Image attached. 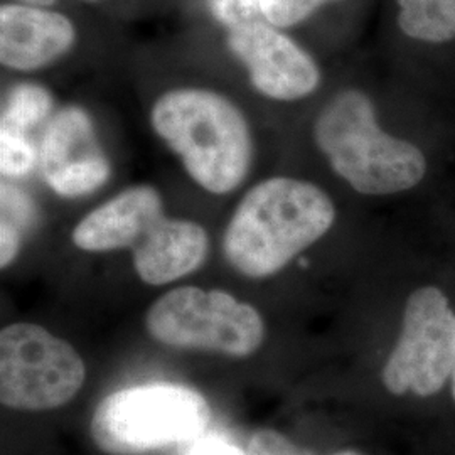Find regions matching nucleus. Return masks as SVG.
<instances>
[{"label":"nucleus","mask_w":455,"mask_h":455,"mask_svg":"<svg viewBox=\"0 0 455 455\" xmlns=\"http://www.w3.org/2000/svg\"><path fill=\"white\" fill-rule=\"evenodd\" d=\"M336 221L334 203L307 180L270 178L253 186L223 236L228 263L244 276L275 275Z\"/></svg>","instance_id":"nucleus-1"},{"label":"nucleus","mask_w":455,"mask_h":455,"mask_svg":"<svg viewBox=\"0 0 455 455\" xmlns=\"http://www.w3.org/2000/svg\"><path fill=\"white\" fill-rule=\"evenodd\" d=\"M154 132L178 156L191 180L212 195H228L251 165V133L229 98L206 88H176L156 100Z\"/></svg>","instance_id":"nucleus-2"},{"label":"nucleus","mask_w":455,"mask_h":455,"mask_svg":"<svg viewBox=\"0 0 455 455\" xmlns=\"http://www.w3.org/2000/svg\"><path fill=\"white\" fill-rule=\"evenodd\" d=\"M312 135L332 171L359 195H398L425 178L422 150L381 131L374 103L361 90H344L329 100Z\"/></svg>","instance_id":"nucleus-3"},{"label":"nucleus","mask_w":455,"mask_h":455,"mask_svg":"<svg viewBox=\"0 0 455 455\" xmlns=\"http://www.w3.org/2000/svg\"><path fill=\"white\" fill-rule=\"evenodd\" d=\"M212 420L208 400L176 383L115 391L100 402L92 439L108 455H146L203 437Z\"/></svg>","instance_id":"nucleus-4"},{"label":"nucleus","mask_w":455,"mask_h":455,"mask_svg":"<svg viewBox=\"0 0 455 455\" xmlns=\"http://www.w3.org/2000/svg\"><path fill=\"white\" fill-rule=\"evenodd\" d=\"M147 332L161 344L248 358L265 341L260 312L225 291L180 287L164 293L146 314Z\"/></svg>","instance_id":"nucleus-5"},{"label":"nucleus","mask_w":455,"mask_h":455,"mask_svg":"<svg viewBox=\"0 0 455 455\" xmlns=\"http://www.w3.org/2000/svg\"><path fill=\"white\" fill-rule=\"evenodd\" d=\"M86 368L78 351L43 325L16 323L0 332V402L20 411L69 403L82 390Z\"/></svg>","instance_id":"nucleus-6"},{"label":"nucleus","mask_w":455,"mask_h":455,"mask_svg":"<svg viewBox=\"0 0 455 455\" xmlns=\"http://www.w3.org/2000/svg\"><path fill=\"white\" fill-rule=\"evenodd\" d=\"M455 314L447 295L427 285L408 297L402 332L383 366V385L393 395H437L452 378Z\"/></svg>","instance_id":"nucleus-7"},{"label":"nucleus","mask_w":455,"mask_h":455,"mask_svg":"<svg viewBox=\"0 0 455 455\" xmlns=\"http://www.w3.org/2000/svg\"><path fill=\"white\" fill-rule=\"evenodd\" d=\"M228 48L243 63L253 88L263 97L295 101L321 84V69L287 34L260 20L229 29Z\"/></svg>","instance_id":"nucleus-8"},{"label":"nucleus","mask_w":455,"mask_h":455,"mask_svg":"<svg viewBox=\"0 0 455 455\" xmlns=\"http://www.w3.org/2000/svg\"><path fill=\"white\" fill-rule=\"evenodd\" d=\"M39 164L46 184L63 197L92 195L112 174L93 122L80 107H66L49 120Z\"/></svg>","instance_id":"nucleus-9"},{"label":"nucleus","mask_w":455,"mask_h":455,"mask_svg":"<svg viewBox=\"0 0 455 455\" xmlns=\"http://www.w3.org/2000/svg\"><path fill=\"white\" fill-rule=\"evenodd\" d=\"M76 41L69 17L46 7H0V63L14 71H36L60 60Z\"/></svg>","instance_id":"nucleus-10"},{"label":"nucleus","mask_w":455,"mask_h":455,"mask_svg":"<svg viewBox=\"0 0 455 455\" xmlns=\"http://www.w3.org/2000/svg\"><path fill=\"white\" fill-rule=\"evenodd\" d=\"M163 216V197L156 188L132 186L88 212L73 229L71 240L92 253L132 250Z\"/></svg>","instance_id":"nucleus-11"},{"label":"nucleus","mask_w":455,"mask_h":455,"mask_svg":"<svg viewBox=\"0 0 455 455\" xmlns=\"http://www.w3.org/2000/svg\"><path fill=\"white\" fill-rule=\"evenodd\" d=\"M210 251L199 223L163 216L132 248L133 268L148 285H164L196 272Z\"/></svg>","instance_id":"nucleus-12"},{"label":"nucleus","mask_w":455,"mask_h":455,"mask_svg":"<svg viewBox=\"0 0 455 455\" xmlns=\"http://www.w3.org/2000/svg\"><path fill=\"white\" fill-rule=\"evenodd\" d=\"M402 33L428 44L455 39V0H396Z\"/></svg>","instance_id":"nucleus-13"},{"label":"nucleus","mask_w":455,"mask_h":455,"mask_svg":"<svg viewBox=\"0 0 455 455\" xmlns=\"http://www.w3.org/2000/svg\"><path fill=\"white\" fill-rule=\"evenodd\" d=\"M51 108L52 97L46 88L33 83H20L7 95L0 127L28 133L48 118Z\"/></svg>","instance_id":"nucleus-14"},{"label":"nucleus","mask_w":455,"mask_h":455,"mask_svg":"<svg viewBox=\"0 0 455 455\" xmlns=\"http://www.w3.org/2000/svg\"><path fill=\"white\" fill-rule=\"evenodd\" d=\"M37 154L28 133L0 127V171L4 178H24L36 165Z\"/></svg>","instance_id":"nucleus-15"},{"label":"nucleus","mask_w":455,"mask_h":455,"mask_svg":"<svg viewBox=\"0 0 455 455\" xmlns=\"http://www.w3.org/2000/svg\"><path fill=\"white\" fill-rule=\"evenodd\" d=\"M331 2L338 0H261V16L278 29L292 28Z\"/></svg>","instance_id":"nucleus-16"},{"label":"nucleus","mask_w":455,"mask_h":455,"mask_svg":"<svg viewBox=\"0 0 455 455\" xmlns=\"http://www.w3.org/2000/svg\"><path fill=\"white\" fill-rule=\"evenodd\" d=\"M212 16L229 29L257 22L261 16V0H210Z\"/></svg>","instance_id":"nucleus-17"},{"label":"nucleus","mask_w":455,"mask_h":455,"mask_svg":"<svg viewBox=\"0 0 455 455\" xmlns=\"http://www.w3.org/2000/svg\"><path fill=\"white\" fill-rule=\"evenodd\" d=\"M248 455H312L307 449L299 447L292 440L287 439L283 434L272 430V428H261L257 430L246 449Z\"/></svg>","instance_id":"nucleus-18"},{"label":"nucleus","mask_w":455,"mask_h":455,"mask_svg":"<svg viewBox=\"0 0 455 455\" xmlns=\"http://www.w3.org/2000/svg\"><path fill=\"white\" fill-rule=\"evenodd\" d=\"M34 220L33 201L14 186L2 184V221H7L20 231Z\"/></svg>","instance_id":"nucleus-19"},{"label":"nucleus","mask_w":455,"mask_h":455,"mask_svg":"<svg viewBox=\"0 0 455 455\" xmlns=\"http://www.w3.org/2000/svg\"><path fill=\"white\" fill-rule=\"evenodd\" d=\"M184 455H248L240 445L221 435H208L196 440Z\"/></svg>","instance_id":"nucleus-20"},{"label":"nucleus","mask_w":455,"mask_h":455,"mask_svg":"<svg viewBox=\"0 0 455 455\" xmlns=\"http://www.w3.org/2000/svg\"><path fill=\"white\" fill-rule=\"evenodd\" d=\"M20 231L14 225L2 221L0 223V265L5 268L16 260L17 253L20 250Z\"/></svg>","instance_id":"nucleus-21"},{"label":"nucleus","mask_w":455,"mask_h":455,"mask_svg":"<svg viewBox=\"0 0 455 455\" xmlns=\"http://www.w3.org/2000/svg\"><path fill=\"white\" fill-rule=\"evenodd\" d=\"M56 0H16V4H22V5H31V7H46L52 5Z\"/></svg>","instance_id":"nucleus-22"},{"label":"nucleus","mask_w":455,"mask_h":455,"mask_svg":"<svg viewBox=\"0 0 455 455\" xmlns=\"http://www.w3.org/2000/svg\"><path fill=\"white\" fill-rule=\"evenodd\" d=\"M334 455H361L359 452H355V451H341V452H336Z\"/></svg>","instance_id":"nucleus-23"},{"label":"nucleus","mask_w":455,"mask_h":455,"mask_svg":"<svg viewBox=\"0 0 455 455\" xmlns=\"http://www.w3.org/2000/svg\"><path fill=\"white\" fill-rule=\"evenodd\" d=\"M451 383H452V396L455 400V361H454V371H452V378H451Z\"/></svg>","instance_id":"nucleus-24"}]
</instances>
